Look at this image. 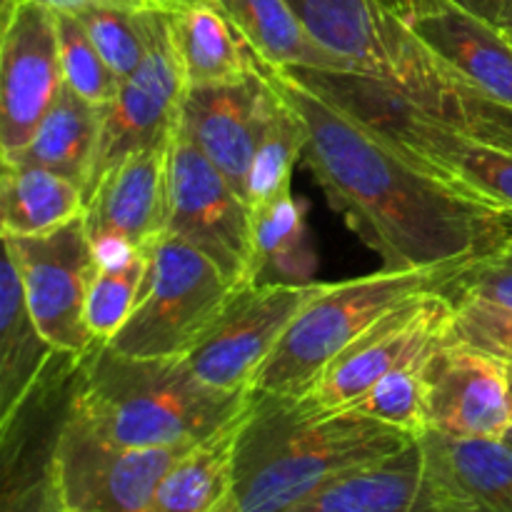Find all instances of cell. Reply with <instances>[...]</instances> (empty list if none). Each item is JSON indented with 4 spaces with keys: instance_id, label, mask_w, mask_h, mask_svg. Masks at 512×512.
<instances>
[{
    "instance_id": "obj_1",
    "label": "cell",
    "mask_w": 512,
    "mask_h": 512,
    "mask_svg": "<svg viewBox=\"0 0 512 512\" xmlns=\"http://www.w3.org/2000/svg\"><path fill=\"white\" fill-rule=\"evenodd\" d=\"M308 130L303 163L330 205L388 270L483 260L512 238V215L448 188L288 68L263 63Z\"/></svg>"
},
{
    "instance_id": "obj_2",
    "label": "cell",
    "mask_w": 512,
    "mask_h": 512,
    "mask_svg": "<svg viewBox=\"0 0 512 512\" xmlns=\"http://www.w3.org/2000/svg\"><path fill=\"white\" fill-rule=\"evenodd\" d=\"M415 440L375 420L305 415L288 398L255 393L223 512H288L330 480L390 458Z\"/></svg>"
},
{
    "instance_id": "obj_3",
    "label": "cell",
    "mask_w": 512,
    "mask_h": 512,
    "mask_svg": "<svg viewBox=\"0 0 512 512\" xmlns=\"http://www.w3.org/2000/svg\"><path fill=\"white\" fill-rule=\"evenodd\" d=\"M253 395L210 388L183 355L130 358L98 343L75 365L68 408L128 448H193Z\"/></svg>"
},
{
    "instance_id": "obj_4",
    "label": "cell",
    "mask_w": 512,
    "mask_h": 512,
    "mask_svg": "<svg viewBox=\"0 0 512 512\" xmlns=\"http://www.w3.org/2000/svg\"><path fill=\"white\" fill-rule=\"evenodd\" d=\"M300 83L348 110L388 148L448 188L512 215V150L470 138L393 85L363 73L293 70Z\"/></svg>"
},
{
    "instance_id": "obj_5",
    "label": "cell",
    "mask_w": 512,
    "mask_h": 512,
    "mask_svg": "<svg viewBox=\"0 0 512 512\" xmlns=\"http://www.w3.org/2000/svg\"><path fill=\"white\" fill-rule=\"evenodd\" d=\"M478 260H458L433 268L388 270L343 283H325L323 293L293 320L278 348L260 368L253 390L270 398L303 393L353 340L408 300L448 293Z\"/></svg>"
},
{
    "instance_id": "obj_6",
    "label": "cell",
    "mask_w": 512,
    "mask_h": 512,
    "mask_svg": "<svg viewBox=\"0 0 512 512\" xmlns=\"http://www.w3.org/2000/svg\"><path fill=\"white\" fill-rule=\"evenodd\" d=\"M223 270L188 240L163 233L148 248V270L110 350L130 358L185 355L218 320L235 295Z\"/></svg>"
},
{
    "instance_id": "obj_7",
    "label": "cell",
    "mask_w": 512,
    "mask_h": 512,
    "mask_svg": "<svg viewBox=\"0 0 512 512\" xmlns=\"http://www.w3.org/2000/svg\"><path fill=\"white\" fill-rule=\"evenodd\" d=\"M188 448H128L65 405L55 428L53 473L60 510L150 512L155 490Z\"/></svg>"
},
{
    "instance_id": "obj_8",
    "label": "cell",
    "mask_w": 512,
    "mask_h": 512,
    "mask_svg": "<svg viewBox=\"0 0 512 512\" xmlns=\"http://www.w3.org/2000/svg\"><path fill=\"white\" fill-rule=\"evenodd\" d=\"M453 310L448 293L408 300L365 330L303 393L288 400L305 415L338 413L385 375L423 363L430 350L448 338Z\"/></svg>"
},
{
    "instance_id": "obj_9",
    "label": "cell",
    "mask_w": 512,
    "mask_h": 512,
    "mask_svg": "<svg viewBox=\"0 0 512 512\" xmlns=\"http://www.w3.org/2000/svg\"><path fill=\"white\" fill-rule=\"evenodd\" d=\"M168 230L208 255L243 288L253 270V208L228 183L180 123L170 138Z\"/></svg>"
},
{
    "instance_id": "obj_10",
    "label": "cell",
    "mask_w": 512,
    "mask_h": 512,
    "mask_svg": "<svg viewBox=\"0 0 512 512\" xmlns=\"http://www.w3.org/2000/svg\"><path fill=\"white\" fill-rule=\"evenodd\" d=\"M3 248L18 265L25 300L38 328L58 353L78 365L98 345L85 323V303L98 273V258L83 215L43 235H3Z\"/></svg>"
},
{
    "instance_id": "obj_11",
    "label": "cell",
    "mask_w": 512,
    "mask_h": 512,
    "mask_svg": "<svg viewBox=\"0 0 512 512\" xmlns=\"http://www.w3.org/2000/svg\"><path fill=\"white\" fill-rule=\"evenodd\" d=\"M325 283H253L235 290L203 338L183 355L193 373L225 393L253 390L260 368Z\"/></svg>"
},
{
    "instance_id": "obj_12",
    "label": "cell",
    "mask_w": 512,
    "mask_h": 512,
    "mask_svg": "<svg viewBox=\"0 0 512 512\" xmlns=\"http://www.w3.org/2000/svg\"><path fill=\"white\" fill-rule=\"evenodd\" d=\"M150 48L140 68L123 80L115 98L103 108L98 150L85 185V200L108 170L138 150L170 143L180 118L185 75L170 35L168 13H148Z\"/></svg>"
},
{
    "instance_id": "obj_13",
    "label": "cell",
    "mask_w": 512,
    "mask_h": 512,
    "mask_svg": "<svg viewBox=\"0 0 512 512\" xmlns=\"http://www.w3.org/2000/svg\"><path fill=\"white\" fill-rule=\"evenodd\" d=\"M58 15L40 0L3 8L0 43V155L13 160L63 90Z\"/></svg>"
},
{
    "instance_id": "obj_14",
    "label": "cell",
    "mask_w": 512,
    "mask_h": 512,
    "mask_svg": "<svg viewBox=\"0 0 512 512\" xmlns=\"http://www.w3.org/2000/svg\"><path fill=\"white\" fill-rule=\"evenodd\" d=\"M425 430L453 438L503 440L512 428L508 368L463 343L440 340L420 363Z\"/></svg>"
},
{
    "instance_id": "obj_15",
    "label": "cell",
    "mask_w": 512,
    "mask_h": 512,
    "mask_svg": "<svg viewBox=\"0 0 512 512\" xmlns=\"http://www.w3.org/2000/svg\"><path fill=\"white\" fill-rule=\"evenodd\" d=\"M170 143L138 150L103 175L85 203V228L98 265L145 250L168 230Z\"/></svg>"
},
{
    "instance_id": "obj_16",
    "label": "cell",
    "mask_w": 512,
    "mask_h": 512,
    "mask_svg": "<svg viewBox=\"0 0 512 512\" xmlns=\"http://www.w3.org/2000/svg\"><path fill=\"white\" fill-rule=\"evenodd\" d=\"M268 100L270 80L258 58V68L243 83L190 85L180 103V128L245 200Z\"/></svg>"
},
{
    "instance_id": "obj_17",
    "label": "cell",
    "mask_w": 512,
    "mask_h": 512,
    "mask_svg": "<svg viewBox=\"0 0 512 512\" xmlns=\"http://www.w3.org/2000/svg\"><path fill=\"white\" fill-rule=\"evenodd\" d=\"M438 512H512V445L425 430L418 438Z\"/></svg>"
},
{
    "instance_id": "obj_18",
    "label": "cell",
    "mask_w": 512,
    "mask_h": 512,
    "mask_svg": "<svg viewBox=\"0 0 512 512\" xmlns=\"http://www.w3.org/2000/svg\"><path fill=\"white\" fill-rule=\"evenodd\" d=\"M25 300L23 280L13 255L3 248L0 268V433L15 423L35 398L50 365L58 358Z\"/></svg>"
},
{
    "instance_id": "obj_19",
    "label": "cell",
    "mask_w": 512,
    "mask_h": 512,
    "mask_svg": "<svg viewBox=\"0 0 512 512\" xmlns=\"http://www.w3.org/2000/svg\"><path fill=\"white\" fill-rule=\"evenodd\" d=\"M288 512H438L418 440L410 448L330 480Z\"/></svg>"
},
{
    "instance_id": "obj_20",
    "label": "cell",
    "mask_w": 512,
    "mask_h": 512,
    "mask_svg": "<svg viewBox=\"0 0 512 512\" xmlns=\"http://www.w3.org/2000/svg\"><path fill=\"white\" fill-rule=\"evenodd\" d=\"M185 85L243 83L258 68V55L213 0H195L168 13Z\"/></svg>"
},
{
    "instance_id": "obj_21",
    "label": "cell",
    "mask_w": 512,
    "mask_h": 512,
    "mask_svg": "<svg viewBox=\"0 0 512 512\" xmlns=\"http://www.w3.org/2000/svg\"><path fill=\"white\" fill-rule=\"evenodd\" d=\"M263 63L273 68L358 73L315 40L288 0H213Z\"/></svg>"
},
{
    "instance_id": "obj_22",
    "label": "cell",
    "mask_w": 512,
    "mask_h": 512,
    "mask_svg": "<svg viewBox=\"0 0 512 512\" xmlns=\"http://www.w3.org/2000/svg\"><path fill=\"white\" fill-rule=\"evenodd\" d=\"M255 395L228 425L185 450L155 490L150 512H223L233 490L235 450Z\"/></svg>"
},
{
    "instance_id": "obj_23",
    "label": "cell",
    "mask_w": 512,
    "mask_h": 512,
    "mask_svg": "<svg viewBox=\"0 0 512 512\" xmlns=\"http://www.w3.org/2000/svg\"><path fill=\"white\" fill-rule=\"evenodd\" d=\"M85 213L80 185L43 165L3 160L0 175V220L3 235H43Z\"/></svg>"
},
{
    "instance_id": "obj_24",
    "label": "cell",
    "mask_w": 512,
    "mask_h": 512,
    "mask_svg": "<svg viewBox=\"0 0 512 512\" xmlns=\"http://www.w3.org/2000/svg\"><path fill=\"white\" fill-rule=\"evenodd\" d=\"M100 128H103V108L88 103L68 85H63L55 103L50 105L45 118L35 128L30 143L13 160L43 165V168L73 180L85 193L95 150H98Z\"/></svg>"
},
{
    "instance_id": "obj_25",
    "label": "cell",
    "mask_w": 512,
    "mask_h": 512,
    "mask_svg": "<svg viewBox=\"0 0 512 512\" xmlns=\"http://www.w3.org/2000/svg\"><path fill=\"white\" fill-rule=\"evenodd\" d=\"M305 143H308V130H305L303 118L290 108L288 100L270 80L268 113H265L263 133H260L258 148H255L253 168H250V208L290 188L295 163L303 160Z\"/></svg>"
},
{
    "instance_id": "obj_26",
    "label": "cell",
    "mask_w": 512,
    "mask_h": 512,
    "mask_svg": "<svg viewBox=\"0 0 512 512\" xmlns=\"http://www.w3.org/2000/svg\"><path fill=\"white\" fill-rule=\"evenodd\" d=\"M318 43L365 73L378 40V0H288Z\"/></svg>"
},
{
    "instance_id": "obj_27",
    "label": "cell",
    "mask_w": 512,
    "mask_h": 512,
    "mask_svg": "<svg viewBox=\"0 0 512 512\" xmlns=\"http://www.w3.org/2000/svg\"><path fill=\"white\" fill-rule=\"evenodd\" d=\"M305 240L308 238H305L303 208L295 200L293 190L285 188L275 198L255 205L250 283H263V275L273 268H283L290 275L303 273V260L313 265Z\"/></svg>"
},
{
    "instance_id": "obj_28",
    "label": "cell",
    "mask_w": 512,
    "mask_h": 512,
    "mask_svg": "<svg viewBox=\"0 0 512 512\" xmlns=\"http://www.w3.org/2000/svg\"><path fill=\"white\" fill-rule=\"evenodd\" d=\"M148 270V248L135 250L128 258L98 265L85 303V323L98 343H108L130 318Z\"/></svg>"
},
{
    "instance_id": "obj_29",
    "label": "cell",
    "mask_w": 512,
    "mask_h": 512,
    "mask_svg": "<svg viewBox=\"0 0 512 512\" xmlns=\"http://www.w3.org/2000/svg\"><path fill=\"white\" fill-rule=\"evenodd\" d=\"M338 413L375 420V423L390 425L413 438H420L425 433V388L420 378V365L385 375Z\"/></svg>"
},
{
    "instance_id": "obj_30",
    "label": "cell",
    "mask_w": 512,
    "mask_h": 512,
    "mask_svg": "<svg viewBox=\"0 0 512 512\" xmlns=\"http://www.w3.org/2000/svg\"><path fill=\"white\" fill-rule=\"evenodd\" d=\"M55 15H58L60 65H63L65 85L88 103L105 108L115 98L123 80L105 63L78 15L58 13V10Z\"/></svg>"
},
{
    "instance_id": "obj_31",
    "label": "cell",
    "mask_w": 512,
    "mask_h": 512,
    "mask_svg": "<svg viewBox=\"0 0 512 512\" xmlns=\"http://www.w3.org/2000/svg\"><path fill=\"white\" fill-rule=\"evenodd\" d=\"M153 13V10H148ZM148 13H128V10H108V8H90L78 15L80 23L88 30L90 40L105 63L113 68L120 80L130 78L140 63L145 60L150 48V30Z\"/></svg>"
},
{
    "instance_id": "obj_32",
    "label": "cell",
    "mask_w": 512,
    "mask_h": 512,
    "mask_svg": "<svg viewBox=\"0 0 512 512\" xmlns=\"http://www.w3.org/2000/svg\"><path fill=\"white\" fill-rule=\"evenodd\" d=\"M450 340L463 343L512 368V313L475 298L453 300Z\"/></svg>"
},
{
    "instance_id": "obj_33",
    "label": "cell",
    "mask_w": 512,
    "mask_h": 512,
    "mask_svg": "<svg viewBox=\"0 0 512 512\" xmlns=\"http://www.w3.org/2000/svg\"><path fill=\"white\" fill-rule=\"evenodd\" d=\"M450 298H475L512 313V238L488 258L470 265L453 285Z\"/></svg>"
},
{
    "instance_id": "obj_34",
    "label": "cell",
    "mask_w": 512,
    "mask_h": 512,
    "mask_svg": "<svg viewBox=\"0 0 512 512\" xmlns=\"http://www.w3.org/2000/svg\"><path fill=\"white\" fill-rule=\"evenodd\" d=\"M13 0H3V8ZM48 8L58 10V13H83L90 8H108V10H128V13H148V10H163L168 13L163 0H40Z\"/></svg>"
},
{
    "instance_id": "obj_35",
    "label": "cell",
    "mask_w": 512,
    "mask_h": 512,
    "mask_svg": "<svg viewBox=\"0 0 512 512\" xmlns=\"http://www.w3.org/2000/svg\"><path fill=\"white\" fill-rule=\"evenodd\" d=\"M458 3H463L465 8L475 10V13L485 15V18L495 20V15H498L500 3H503V0H458Z\"/></svg>"
},
{
    "instance_id": "obj_36",
    "label": "cell",
    "mask_w": 512,
    "mask_h": 512,
    "mask_svg": "<svg viewBox=\"0 0 512 512\" xmlns=\"http://www.w3.org/2000/svg\"><path fill=\"white\" fill-rule=\"evenodd\" d=\"M495 23H498L500 28H503V33L512 40V0H503V3H500L498 15H495Z\"/></svg>"
},
{
    "instance_id": "obj_37",
    "label": "cell",
    "mask_w": 512,
    "mask_h": 512,
    "mask_svg": "<svg viewBox=\"0 0 512 512\" xmlns=\"http://www.w3.org/2000/svg\"><path fill=\"white\" fill-rule=\"evenodd\" d=\"M163 3H165V8H168V13H173V10L183 8V5L195 3V0H163Z\"/></svg>"
},
{
    "instance_id": "obj_38",
    "label": "cell",
    "mask_w": 512,
    "mask_h": 512,
    "mask_svg": "<svg viewBox=\"0 0 512 512\" xmlns=\"http://www.w3.org/2000/svg\"><path fill=\"white\" fill-rule=\"evenodd\" d=\"M503 440H505V443H508V445H512V428H510V433H508V435H505V438H503Z\"/></svg>"
},
{
    "instance_id": "obj_39",
    "label": "cell",
    "mask_w": 512,
    "mask_h": 512,
    "mask_svg": "<svg viewBox=\"0 0 512 512\" xmlns=\"http://www.w3.org/2000/svg\"><path fill=\"white\" fill-rule=\"evenodd\" d=\"M508 378H510V393H512V368H508Z\"/></svg>"
},
{
    "instance_id": "obj_40",
    "label": "cell",
    "mask_w": 512,
    "mask_h": 512,
    "mask_svg": "<svg viewBox=\"0 0 512 512\" xmlns=\"http://www.w3.org/2000/svg\"><path fill=\"white\" fill-rule=\"evenodd\" d=\"M58 512H73V510H58Z\"/></svg>"
}]
</instances>
